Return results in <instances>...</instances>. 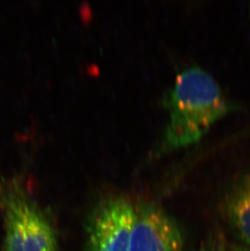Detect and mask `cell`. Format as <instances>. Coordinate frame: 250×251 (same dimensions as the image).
<instances>
[{
    "label": "cell",
    "instance_id": "cell-1",
    "mask_svg": "<svg viewBox=\"0 0 250 251\" xmlns=\"http://www.w3.org/2000/svg\"><path fill=\"white\" fill-rule=\"evenodd\" d=\"M168 122L158 151H169L198 142L219 120L235 109L205 69H184L166 98Z\"/></svg>",
    "mask_w": 250,
    "mask_h": 251
},
{
    "label": "cell",
    "instance_id": "cell-2",
    "mask_svg": "<svg viewBox=\"0 0 250 251\" xmlns=\"http://www.w3.org/2000/svg\"><path fill=\"white\" fill-rule=\"evenodd\" d=\"M2 197L5 251H58L53 228L15 183Z\"/></svg>",
    "mask_w": 250,
    "mask_h": 251
},
{
    "label": "cell",
    "instance_id": "cell-3",
    "mask_svg": "<svg viewBox=\"0 0 250 251\" xmlns=\"http://www.w3.org/2000/svg\"><path fill=\"white\" fill-rule=\"evenodd\" d=\"M135 210L121 198L95 210L88 226L87 251H128Z\"/></svg>",
    "mask_w": 250,
    "mask_h": 251
},
{
    "label": "cell",
    "instance_id": "cell-4",
    "mask_svg": "<svg viewBox=\"0 0 250 251\" xmlns=\"http://www.w3.org/2000/svg\"><path fill=\"white\" fill-rule=\"evenodd\" d=\"M176 224L160 209L144 206L135 211L128 251H181Z\"/></svg>",
    "mask_w": 250,
    "mask_h": 251
},
{
    "label": "cell",
    "instance_id": "cell-5",
    "mask_svg": "<svg viewBox=\"0 0 250 251\" xmlns=\"http://www.w3.org/2000/svg\"><path fill=\"white\" fill-rule=\"evenodd\" d=\"M228 214L239 236L250 247V174L232 193L229 199Z\"/></svg>",
    "mask_w": 250,
    "mask_h": 251
},
{
    "label": "cell",
    "instance_id": "cell-6",
    "mask_svg": "<svg viewBox=\"0 0 250 251\" xmlns=\"http://www.w3.org/2000/svg\"><path fill=\"white\" fill-rule=\"evenodd\" d=\"M235 251H250V248H236Z\"/></svg>",
    "mask_w": 250,
    "mask_h": 251
},
{
    "label": "cell",
    "instance_id": "cell-7",
    "mask_svg": "<svg viewBox=\"0 0 250 251\" xmlns=\"http://www.w3.org/2000/svg\"><path fill=\"white\" fill-rule=\"evenodd\" d=\"M220 251H225V248H220Z\"/></svg>",
    "mask_w": 250,
    "mask_h": 251
},
{
    "label": "cell",
    "instance_id": "cell-8",
    "mask_svg": "<svg viewBox=\"0 0 250 251\" xmlns=\"http://www.w3.org/2000/svg\"><path fill=\"white\" fill-rule=\"evenodd\" d=\"M249 12H250V7H249Z\"/></svg>",
    "mask_w": 250,
    "mask_h": 251
},
{
    "label": "cell",
    "instance_id": "cell-9",
    "mask_svg": "<svg viewBox=\"0 0 250 251\" xmlns=\"http://www.w3.org/2000/svg\"><path fill=\"white\" fill-rule=\"evenodd\" d=\"M205 251V250H202V251Z\"/></svg>",
    "mask_w": 250,
    "mask_h": 251
}]
</instances>
